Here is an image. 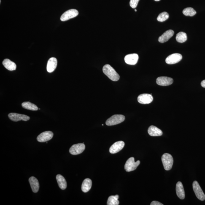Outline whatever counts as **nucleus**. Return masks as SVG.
I'll return each mask as SVG.
<instances>
[{
  "label": "nucleus",
  "instance_id": "obj_1",
  "mask_svg": "<svg viewBox=\"0 0 205 205\" xmlns=\"http://www.w3.org/2000/svg\"><path fill=\"white\" fill-rule=\"evenodd\" d=\"M103 71L111 80L116 82L120 79V76L110 65L106 64L103 66Z\"/></svg>",
  "mask_w": 205,
  "mask_h": 205
},
{
  "label": "nucleus",
  "instance_id": "obj_2",
  "mask_svg": "<svg viewBox=\"0 0 205 205\" xmlns=\"http://www.w3.org/2000/svg\"><path fill=\"white\" fill-rule=\"evenodd\" d=\"M164 168L166 171H169L172 168L174 160L171 154L165 153L161 157Z\"/></svg>",
  "mask_w": 205,
  "mask_h": 205
},
{
  "label": "nucleus",
  "instance_id": "obj_3",
  "mask_svg": "<svg viewBox=\"0 0 205 205\" xmlns=\"http://www.w3.org/2000/svg\"><path fill=\"white\" fill-rule=\"evenodd\" d=\"M125 120V117L121 114H116L108 119L106 122V125L108 126H112L123 122Z\"/></svg>",
  "mask_w": 205,
  "mask_h": 205
},
{
  "label": "nucleus",
  "instance_id": "obj_4",
  "mask_svg": "<svg viewBox=\"0 0 205 205\" xmlns=\"http://www.w3.org/2000/svg\"><path fill=\"white\" fill-rule=\"evenodd\" d=\"M140 163L139 160L135 161L134 157H131L127 160L125 165V169L127 172L133 171L135 170Z\"/></svg>",
  "mask_w": 205,
  "mask_h": 205
},
{
  "label": "nucleus",
  "instance_id": "obj_5",
  "mask_svg": "<svg viewBox=\"0 0 205 205\" xmlns=\"http://www.w3.org/2000/svg\"><path fill=\"white\" fill-rule=\"evenodd\" d=\"M193 188L197 198L201 201H204L205 199V195L197 181H194Z\"/></svg>",
  "mask_w": 205,
  "mask_h": 205
},
{
  "label": "nucleus",
  "instance_id": "obj_6",
  "mask_svg": "<svg viewBox=\"0 0 205 205\" xmlns=\"http://www.w3.org/2000/svg\"><path fill=\"white\" fill-rule=\"evenodd\" d=\"M79 12L76 9H71L66 11L63 13L60 17V20L63 21H66L70 19L74 18L78 15Z\"/></svg>",
  "mask_w": 205,
  "mask_h": 205
},
{
  "label": "nucleus",
  "instance_id": "obj_7",
  "mask_svg": "<svg viewBox=\"0 0 205 205\" xmlns=\"http://www.w3.org/2000/svg\"><path fill=\"white\" fill-rule=\"evenodd\" d=\"M85 149V145L84 143L74 144L70 148L69 152L71 155H77L82 153Z\"/></svg>",
  "mask_w": 205,
  "mask_h": 205
},
{
  "label": "nucleus",
  "instance_id": "obj_8",
  "mask_svg": "<svg viewBox=\"0 0 205 205\" xmlns=\"http://www.w3.org/2000/svg\"><path fill=\"white\" fill-rule=\"evenodd\" d=\"M8 116L11 120L14 122H18L20 120L27 121L30 119L28 116L16 113H11L9 114Z\"/></svg>",
  "mask_w": 205,
  "mask_h": 205
},
{
  "label": "nucleus",
  "instance_id": "obj_9",
  "mask_svg": "<svg viewBox=\"0 0 205 205\" xmlns=\"http://www.w3.org/2000/svg\"><path fill=\"white\" fill-rule=\"evenodd\" d=\"M53 133L51 131H44L37 136V140L40 142H47L53 138Z\"/></svg>",
  "mask_w": 205,
  "mask_h": 205
},
{
  "label": "nucleus",
  "instance_id": "obj_10",
  "mask_svg": "<svg viewBox=\"0 0 205 205\" xmlns=\"http://www.w3.org/2000/svg\"><path fill=\"white\" fill-rule=\"evenodd\" d=\"M182 55L179 53L172 54L166 59V62L168 64H174L179 63L182 59Z\"/></svg>",
  "mask_w": 205,
  "mask_h": 205
},
{
  "label": "nucleus",
  "instance_id": "obj_11",
  "mask_svg": "<svg viewBox=\"0 0 205 205\" xmlns=\"http://www.w3.org/2000/svg\"><path fill=\"white\" fill-rule=\"evenodd\" d=\"M153 101V98L151 94L144 93L140 95L138 97V102L142 104H149Z\"/></svg>",
  "mask_w": 205,
  "mask_h": 205
},
{
  "label": "nucleus",
  "instance_id": "obj_12",
  "mask_svg": "<svg viewBox=\"0 0 205 205\" xmlns=\"http://www.w3.org/2000/svg\"><path fill=\"white\" fill-rule=\"evenodd\" d=\"M125 146V143L123 141H119L114 143L109 149V152L112 154L117 153L123 149Z\"/></svg>",
  "mask_w": 205,
  "mask_h": 205
},
{
  "label": "nucleus",
  "instance_id": "obj_13",
  "mask_svg": "<svg viewBox=\"0 0 205 205\" xmlns=\"http://www.w3.org/2000/svg\"><path fill=\"white\" fill-rule=\"evenodd\" d=\"M156 82L157 85L165 86L172 84L173 82V79L171 78L161 77L157 78Z\"/></svg>",
  "mask_w": 205,
  "mask_h": 205
},
{
  "label": "nucleus",
  "instance_id": "obj_14",
  "mask_svg": "<svg viewBox=\"0 0 205 205\" xmlns=\"http://www.w3.org/2000/svg\"><path fill=\"white\" fill-rule=\"evenodd\" d=\"M139 56L137 54H132L127 55L124 58L125 63L128 65H135L138 61Z\"/></svg>",
  "mask_w": 205,
  "mask_h": 205
},
{
  "label": "nucleus",
  "instance_id": "obj_15",
  "mask_svg": "<svg viewBox=\"0 0 205 205\" xmlns=\"http://www.w3.org/2000/svg\"><path fill=\"white\" fill-rule=\"evenodd\" d=\"M58 64L56 58H51L49 59L47 64V71L49 73H52L55 70Z\"/></svg>",
  "mask_w": 205,
  "mask_h": 205
},
{
  "label": "nucleus",
  "instance_id": "obj_16",
  "mask_svg": "<svg viewBox=\"0 0 205 205\" xmlns=\"http://www.w3.org/2000/svg\"><path fill=\"white\" fill-rule=\"evenodd\" d=\"M174 34V31L172 30H169L165 32V33L160 36L158 38L159 42L164 43L167 42Z\"/></svg>",
  "mask_w": 205,
  "mask_h": 205
},
{
  "label": "nucleus",
  "instance_id": "obj_17",
  "mask_svg": "<svg viewBox=\"0 0 205 205\" xmlns=\"http://www.w3.org/2000/svg\"><path fill=\"white\" fill-rule=\"evenodd\" d=\"M32 190L34 193H36L39 191L40 185L38 180L34 177H31L28 179Z\"/></svg>",
  "mask_w": 205,
  "mask_h": 205
},
{
  "label": "nucleus",
  "instance_id": "obj_18",
  "mask_svg": "<svg viewBox=\"0 0 205 205\" xmlns=\"http://www.w3.org/2000/svg\"><path fill=\"white\" fill-rule=\"evenodd\" d=\"M176 192L178 198L180 199H184L185 198V191L182 183L178 182L176 184Z\"/></svg>",
  "mask_w": 205,
  "mask_h": 205
},
{
  "label": "nucleus",
  "instance_id": "obj_19",
  "mask_svg": "<svg viewBox=\"0 0 205 205\" xmlns=\"http://www.w3.org/2000/svg\"><path fill=\"white\" fill-rule=\"evenodd\" d=\"M148 133L152 136H161L163 135L162 131L161 130L153 125L149 127L148 130Z\"/></svg>",
  "mask_w": 205,
  "mask_h": 205
},
{
  "label": "nucleus",
  "instance_id": "obj_20",
  "mask_svg": "<svg viewBox=\"0 0 205 205\" xmlns=\"http://www.w3.org/2000/svg\"><path fill=\"white\" fill-rule=\"evenodd\" d=\"M2 64L6 69L9 71H13L16 69L17 65L14 62L11 60L6 59L2 62Z\"/></svg>",
  "mask_w": 205,
  "mask_h": 205
},
{
  "label": "nucleus",
  "instance_id": "obj_21",
  "mask_svg": "<svg viewBox=\"0 0 205 205\" xmlns=\"http://www.w3.org/2000/svg\"><path fill=\"white\" fill-rule=\"evenodd\" d=\"M56 178L59 186L62 190H64L67 187V183L65 178L60 174L57 175Z\"/></svg>",
  "mask_w": 205,
  "mask_h": 205
},
{
  "label": "nucleus",
  "instance_id": "obj_22",
  "mask_svg": "<svg viewBox=\"0 0 205 205\" xmlns=\"http://www.w3.org/2000/svg\"><path fill=\"white\" fill-rule=\"evenodd\" d=\"M92 181L89 179H86L82 182V190L84 193H87L91 188Z\"/></svg>",
  "mask_w": 205,
  "mask_h": 205
},
{
  "label": "nucleus",
  "instance_id": "obj_23",
  "mask_svg": "<svg viewBox=\"0 0 205 205\" xmlns=\"http://www.w3.org/2000/svg\"><path fill=\"white\" fill-rule=\"evenodd\" d=\"M22 106L24 108L31 111H37L39 109L37 106L33 103L27 101L22 103Z\"/></svg>",
  "mask_w": 205,
  "mask_h": 205
},
{
  "label": "nucleus",
  "instance_id": "obj_24",
  "mask_svg": "<svg viewBox=\"0 0 205 205\" xmlns=\"http://www.w3.org/2000/svg\"><path fill=\"white\" fill-rule=\"evenodd\" d=\"M119 196L118 195L115 196H111L108 199V205H118L120 204V201L118 200Z\"/></svg>",
  "mask_w": 205,
  "mask_h": 205
},
{
  "label": "nucleus",
  "instance_id": "obj_25",
  "mask_svg": "<svg viewBox=\"0 0 205 205\" xmlns=\"http://www.w3.org/2000/svg\"><path fill=\"white\" fill-rule=\"evenodd\" d=\"M187 39V35L185 32H180L176 35V40L177 42L180 43L185 42Z\"/></svg>",
  "mask_w": 205,
  "mask_h": 205
},
{
  "label": "nucleus",
  "instance_id": "obj_26",
  "mask_svg": "<svg viewBox=\"0 0 205 205\" xmlns=\"http://www.w3.org/2000/svg\"><path fill=\"white\" fill-rule=\"evenodd\" d=\"M183 13L186 16L193 17L196 15V11L192 7H187L183 11Z\"/></svg>",
  "mask_w": 205,
  "mask_h": 205
},
{
  "label": "nucleus",
  "instance_id": "obj_27",
  "mask_svg": "<svg viewBox=\"0 0 205 205\" xmlns=\"http://www.w3.org/2000/svg\"><path fill=\"white\" fill-rule=\"evenodd\" d=\"M169 17V14L166 12H163L159 14L157 20L158 21L163 22L168 20Z\"/></svg>",
  "mask_w": 205,
  "mask_h": 205
},
{
  "label": "nucleus",
  "instance_id": "obj_28",
  "mask_svg": "<svg viewBox=\"0 0 205 205\" xmlns=\"http://www.w3.org/2000/svg\"><path fill=\"white\" fill-rule=\"evenodd\" d=\"M139 1V0H130V7L133 9L136 8Z\"/></svg>",
  "mask_w": 205,
  "mask_h": 205
},
{
  "label": "nucleus",
  "instance_id": "obj_29",
  "mask_svg": "<svg viewBox=\"0 0 205 205\" xmlns=\"http://www.w3.org/2000/svg\"><path fill=\"white\" fill-rule=\"evenodd\" d=\"M151 205H163V204L160 203L159 202L157 201H152L150 204Z\"/></svg>",
  "mask_w": 205,
  "mask_h": 205
},
{
  "label": "nucleus",
  "instance_id": "obj_30",
  "mask_svg": "<svg viewBox=\"0 0 205 205\" xmlns=\"http://www.w3.org/2000/svg\"><path fill=\"white\" fill-rule=\"evenodd\" d=\"M202 87L205 88V80H203L201 82Z\"/></svg>",
  "mask_w": 205,
  "mask_h": 205
},
{
  "label": "nucleus",
  "instance_id": "obj_31",
  "mask_svg": "<svg viewBox=\"0 0 205 205\" xmlns=\"http://www.w3.org/2000/svg\"><path fill=\"white\" fill-rule=\"evenodd\" d=\"M154 1H160V0H154Z\"/></svg>",
  "mask_w": 205,
  "mask_h": 205
},
{
  "label": "nucleus",
  "instance_id": "obj_32",
  "mask_svg": "<svg viewBox=\"0 0 205 205\" xmlns=\"http://www.w3.org/2000/svg\"><path fill=\"white\" fill-rule=\"evenodd\" d=\"M137 10L136 9H135V12H136Z\"/></svg>",
  "mask_w": 205,
  "mask_h": 205
}]
</instances>
